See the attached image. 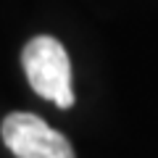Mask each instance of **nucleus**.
I'll use <instances>...</instances> for the list:
<instances>
[{
	"label": "nucleus",
	"instance_id": "obj_1",
	"mask_svg": "<svg viewBox=\"0 0 158 158\" xmlns=\"http://www.w3.org/2000/svg\"><path fill=\"white\" fill-rule=\"evenodd\" d=\"M21 63L32 90L45 100H53L58 108L74 106L71 90V63H69L66 48L56 37L40 34L29 40L21 53Z\"/></svg>",
	"mask_w": 158,
	"mask_h": 158
},
{
	"label": "nucleus",
	"instance_id": "obj_2",
	"mask_svg": "<svg viewBox=\"0 0 158 158\" xmlns=\"http://www.w3.org/2000/svg\"><path fill=\"white\" fill-rule=\"evenodd\" d=\"M0 132L16 158H74L71 142L34 113H8Z\"/></svg>",
	"mask_w": 158,
	"mask_h": 158
}]
</instances>
